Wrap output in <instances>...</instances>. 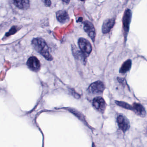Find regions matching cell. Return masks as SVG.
Here are the masks:
<instances>
[{
	"label": "cell",
	"instance_id": "obj_1",
	"mask_svg": "<svg viewBox=\"0 0 147 147\" xmlns=\"http://www.w3.org/2000/svg\"><path fill=\"white\" fill-rule=\"evenodd\" d=\"M32 45L34 49L47 60L51 61L53 57L50 54L49 47L45 40L41 38H34L32 40Z\"/></svg>",
	"mask_w": 147,
	"mask_h": 147
},
{
	"label": "cell",
	"instance_id": "obj_2",
	"mask_svg": "<svg viewBox=\"0 0 147 147\" xmlns=\"http://www.w3.org/2000/svg\"><path fill=\"white\" fill-rule=\"evenodd\" d=\"M105 89V86L103 82L96 81L92 83L88 88L89 93L92 95H99L102 94Z\"/></svg>",
	"mask_w": 147,
	"mask_h": 147
},
{
	"label": "cell",
	"instance_id": "obj_3",
	"mask_svg": "<svg viewBox=\"0 0 147 147\" xmlns=\"http://www.w3.org/2000/svg\"><path fill=\"white\" fill-rule=\"evenodd\" d=\"M131 17H132V13H131V10L127 9L124 12L122 19L123 28L124 31V35L125 38L127 37L129 30Z\"/></svg>",
	"mask_w": 147,
	"mask_h": 147
},
{
	"label": "cell",
	"instance_id": "obj_4",
	"mask_svg": "<svg viewBox=\"0 0 147 147\" xmlns=\"http://www.w3.org/2000/svg\"><path fill=\"white\" fill-rule=\"evenodd\" d=\"M78 44L80 51L86 57H87L90 55L92 51V47L87 40L84 38H80L78 41Z\"/></svg>",
	"mask_w": 147,
	"mask_h": 147
},
{
	"label": "cell",
	"instance_id": "obj_5",
	"mask_svg": "<svg viewBox=\"0 0 147 147\" xmlns=\"http://www.w3.org/2000/svg\"><path fill=\"white\" fill-rule=\"evenodd\" d=\"M92 104L95 109L101 113H104L106 108V103L101 97L95 98L92 101Z\"/></svg>",
	"mask_w": 147,
	"mask_h": 147
},
{
	"label": "cell",
	"instance_id": "obj_6",
	"mask_svg": "<svg viewBox=\"0 0 147 147\" xmlns=\"http://www.w3.org/2000/svg\"><path fill=\"white\" fill-rule=\"evenodd\" d=\"M26 64L31 70L34 72H38L40 70V62L38 59L34 56H32L28 59Z\"/></svg>",
	"mask_w": 147,
	"mask_h": 147
},
{
	"label": "cell",
	"instance_id": "obj_7",
	"mask_svg": "<svg viewBox=\"0 0 147 147\" xmlns=\"http://www.w3.org/2000/svg\"><path fill=\"white\" fill-rule=\"evenodd\" d=\"M84 28L85 32L87 33L89 37L91 39L93 42H94L96 38V33L93 24L88 21H86L84 22Z\"/></svg>",
	"mask_w": 147,
	"mask_h": 147
},
{
	"label": "cell",
	"instance_id": "obj_8",
	"mask_svg": "<svg viewBox=\"0 0 147 147\" xmlns=\"http://www.w3.org/2000/svg\"><path fill=\"white\" fill-rule=\"evenodd\" d=\"M119 127L123 132H126L130 128V124L128 119L124 116L119 115L117 118Z\"/></svg>",
	"mask_w": 147,
	"mask_h": 147
},
{
	"label": "cell",
	"instance_id": "obj_9",
	"mask_svg": "<svg viewBox=\"0 0 147 147\" xmlns=\"http://www.w3.org/2000/svg\"><path fill=\"white\" fill-rule=\"evenodd\" d=\"M115 19L114 18H111L105 20L103 23L102 26V32L103 34H107L109 33L115 25Z\"/></svg>",
	"mask_w": 147,
	"mask_h": 147
},
{
	"label": "cell",
	"instance_id": "obj_10",
	"mask_svg": "<svg viewBox=\"0 0 147 147\" xmlns=\"http://www.w3.org/2000/svg\"><path fill=\"white\" fill-rule=\"evenodd\" d=\"M56 16L58 20L61 23H65L69 20V14L66 10H59L56 13Z\"/></svg>",
	"mask_w": 147,
	"mask_h": 147
},
{
	"label": "cell",
	"instance_id": "obj_11",
	"mask_svg": "<svg viewBox=\"0 0 147 147\" xmlns=\"http://www.w3.org/2000/svg\"><path fill=\"white\" fill-rule=\"evenodd\" d=\"M133 110L136 114L141 117H144L146 115V111L143 106L139 103H135L132 106Z\"/></svg>",
	"mask_w": 147,
	"mask_h": 147
},
{
	"label": "cell",
	"instance_id": "obj_12",
	"mask_svg": "<svg viewBox=\"0 0 147 147\" xmlns=\"http://www.w3.org/2000/svg\"><path fill=\"white\" fill-rule=\"evenodd\" d=\"M65 109L67 110L68 111L72 113V114L74 115L75 116H76L78 119H79L80 121L83 122L86 126L89 127V125H88V123H87V122H86V120L84 116L83 115V114H82L81 112L78 111V110L72 108H66V109Z\"/></svg>",
	"mask_w": 147,
	"mask_h": 147
},
{
	"label": "cell",
	"instance_id": "obj_13",
	"mask_svg": "<svg viewBox=\"0 0 147 147\" xmlns=\"http://www.w3.org/2000/svg\"><path fill=\"white\" fill-rule=\"evenodd\" d=\"M13 3L15 6L18 8L22 9H27L30 7L29 1L28 0L24 1H14Z\"/></svg>",
	"mask_w": 147,
	"mask_h": 147
},
{
	"label": "cell",
	"instance_id": "obj_14",
	"mask_svg": "<svg viewBox=\"0 0 147 147\" xmlns=\"http://www.w3.org/2000/svg\"><path fill=\"white\" fill-rule=\"evenodd\" d=\"M132 66V61L130 60H128L122 65L120 70V72L122 74L126 73L130 70Z\"/></svg>",
	"mask_w": 147,
	"mask_h": 147
},
{
	"label": "cell",
	"instance_id": "obj_15",
	"mask_svg": "<svg viewBox=\"0 0 147 147\" xmlns=\"http://www.w3.org/2000/svg\"><path fill=\"white\" fill-rule=\"evenodd\" d=\"M115 103L117 104L118 106L122 107L123 108L129 110H133L132 106L129 105L127 103L125 102H121V101H116Z\"/></svg>",
	"mask_w": 147,
	"mask_h": 147
},
{
	"label": "cell",
	"instance_id": "obj_16",
	"mask_svg": "<svg viewBox=\"0 0 147 147\" xmlns=\"http://www.w3.org/2000/svg\"><path fill=\"white\" fill-rule=\"evenodd\" d=\"M20 29V27L17 26H13L11 28V29L9 30L8 32L5 35V36L7 37L12 35L15 34L17 31H19Z\"/></svg>",
	"mask_w": 147,
	"mask_h": 147
},
{
	"label": "cell",
	"instance_id": "obj_17",
	"mask_svg": "<svg viewBox=\"0 0 147 147\" xmlns=\"http://www.w3.org/2000/svg\"><path fill=\"white\" fill-rule=\"evenodd\" d=\"M71 92L72 96H73L75 98H77V99L80 98V96L79 94H78V93H76L74 90H71Z\"/></svg>",
	"mask_w": 147,
	"mask_h": 147
},
{
	"label": "cell",
	"instance_id": "obj_18",
	"mask_svg": "<svg viewBox=\"0 0 147 147\" xmlns=\"http://www.w3.org/2000/svg\"><path fill=\"white\" fill-rule=\"evenodd\" d=\"M44 2H45V6H47V7H50L51 4V2L49 0H45V1H44Z\"/></svg>",
	"mask_w": 147,
	"mask_h": 147
},
{
	"label": "cell",
	"instance_id": "obj_19",
	"mask_svg": "<svg viewBox=\"0 0 147 147\" xmlns=\"http://www.w3.org/2000/svg\"><path fill=\"white\" fill-rule=\"evenodd\" d=\"M92 147H96V146H95V144H93V145H92Z\"/></svg>",
	"mask_w": 147,
	"mask_h": 147
}]
</instances>
